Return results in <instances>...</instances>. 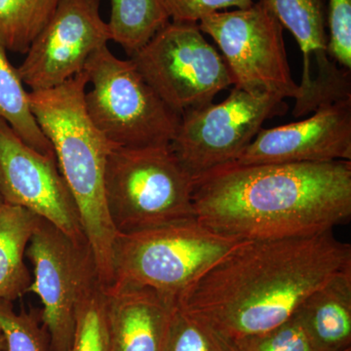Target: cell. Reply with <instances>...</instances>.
<instances>
[{"label": "cell", "instance_id": "1", "mask_svg": "<svg viewBox=\"0 0 351 351\" xmlns=\"http://www.w3.org/2000/svg\"><path fill=\"white\" fill-rule=\"evenodd\" d=\"M350 269V244L332 230L245 240L209 267L178 304L232 343L282 324L316 289Z\"/></svg>", "mask_w": 351, "mask_h": 351}, {"label": "cell", "instance_id": "2", "mask_svg": "<svg viewBox=\"0 0 351 351\" xmlns=\"http://www.w3.org/2000/svg\"><path fill=\"white\" fill-rule=\"evenodd\" d=\"M198 223L245 240L308 237L351 217V161L228 163L193 180Z\"/></svg>", "mask_w": 351, "mask_h": 351}, {"label": "cell", "instance_id": "3", "mask_svg": "<svg viewBox=\"0 0 351 351\" xmlns=\"http://www.w3.org/2000/svg\"><path fill=\"white\" fill-rule=\"evenodd\" d=\"M88 83L83 71L60 86L29 92V101L77 205L99 278L108 287L112 282V250L117 233L108 216L105 172L114 145L88 117L84 105Z\"/></svg>", "mask_w": 351, "mask_h": 351}, {"label": "cell", "instance_id": "4", "mask_svg": "<svg viewBox=\"0 0 351 351\" xmlns=\"http://www.w3.org/2000/svg\"><path fill=\"white\" fill-rule=\"evenodd\" d=\"M239 242L212 232L196 219L117 233L112 282L107 288H151L177 306L191 286Z\"/></svg>", "mask_w": 351, "mask_h": 351}, {"label": "cell", "instance_id": "5", "mask_svg": "<svg viewBox=\"0 0 351 351\" xmlns=\"http://www.w3.org/2000/svg\"><path fill=\"white\" fill-rule=\"evenodd\" d=\"M193 180L170 145L112 147L105 172L108 216L117 233L152 230L195 218Z\"/></svg>", "mask_w": 351, "mask_h": 351}, {"label": "cell", "instance_id": "6", "mask_svg": "<svg viewBox=\"0 0 351 351\" xmlns=\"http://www.w3.org/2000/svg\"><path fill=\"white\" fill-rule=\"evenodd\" d=\"M83 71L92 84L85 92V110L108 142L122 147L170 145L181 117L159 98L131 60L119 59L104 46Z\"/></svg>", "mask_w": 351, "mask_h": 351}, {"label": "cell", "instance_id": "7", "mask_svg": "<svg viewBox=\"0 0 351 351\" xmlns=\"http://www.w3.org/2000/svg\"><path fill=\"white\" fill-rule=\"evenodd\" d=\"M145 82L182 117L233 85L225 60L198 24L170 21L130 58Z\"/></svg>", "mask_w": 351, "mask_h": 351}, {"label": "cell", "instance_id": "8", "mask_svg": "<svg viewBox=\"0 0 351 351\" xmlns=\"http://www.w3.org/2000/svg\"><path fill=\"white\" fill-rule=\"evenodd\" d=\"M218 44L235 88L252 94L297 99L283 38V25L260 2L248 8L210 14L198 22Z\"/></svg>", "mask_w": 351, "mask_h": 351}, {"label": "cell", "instance_id": "9", "mask_svg": "<svg viewBox=\"0 0 351 351\" xmlns=\"http://www.w3.org/2000/svg\"><path fill=\"white\" fill-rule=\"evenodd\" d=\"M285 99L233 88L219 104L189 110L181 117L170 147L191 179L234 162L267 119L287 112Z\"/></svg>", "mask_w": 351, "mask_h": 351}, {"label": "cell", "instance_id": "10", "mask_svg": "<svg viewBox=\"0 0 351 351\" xmlns=\"http://www.w3.org/2000/svg\"><path fill=\"white\" fill-rule=\"evenodd\" d=\"M25 257L34 267L27 293L38 295L43 302L40 318L50 351H69L80 304L101 282L91 248L39 217Z\"/></svg>", "mask_w": 351, "mask_h": 351}, {"label": "cell", "instance_id": "11", "mask_svg": "<svg viewBox=\"0 0 351 351\" xmlns=\"http://www.w3.org/2000/svg\"><path fill=\"white\" fill-rule=\"evenodd\" d=\"M101 0H60L49 22L32 41L17 69L32 91L60 86L84 69L89 58L110 40L101 19Z\"/></svg>", "mask_w": 351, "mask_h": 351}, {"label": "cell", "instance_id": "12", "mask_svg": "<svg viewBox=\"0 0 351 351\" xmlns=\"http://www.w3.org/2000/svg\"><path fill=\"white\" fill-rule=\"evenodd\" d=\"M0 196L5 204L25 208L75 241L88 243L77 205L56 156L34 151L1 119Z\"/></svg>", "mask_w": 351, "mask_h": 351}, {"label": "cell", "instance_id": "13", "mask_svg": "<svg viewBox=\"0 0 351 351\" xmlns=\"http://www.w3.org/2000/svg\"><path fill=\"white\" fill-rule=\"evenodd\" d=\"M351 161V100L322 106L313 117L261 129L239 164Z\"/></svg>", "mask_w": 351, "mask_h": 351}, {"label": "cell", "instance_id": "14", "mask_svg": "<svg viewBox=\"0 0 351 351\" xmlns=\"http://www.w3.org/2000/svg\"><path fill=\"white\" fill-rule=\"evenodd\" d=\"M112 351H164L174 304L147 287L106 288Z\"/></svg>", "mask_w": 351, "mask_h": 351}, {"label": "cell", "instance_id": "15", "mask_svg": "<svg viewBox=\"0 0 351 351\" xmlns=\"http://www.w3.org/2000/svg\"><path fill=\"white\" fill-rule=\"evenodd\" d=\"M297 313L317 351L351 348V269L316 289Z\"/></svg>", "mask_w": 351, "mask_h": 351}, {"label": "cell", "instance_id": "16", "mask_svg": "<svg viewBox=\"0 0 351 351\" xmlns=\"http://www.w3.org/2000/svg\"><path fill=\"white\" fill-rule=\"evenodd\" d=\"M38 219L23 207L5 203L0 207V300L14 302L31 286L25 257Z\"/></svg>", "mask_w": 351, "mask_h": 351}, {"label": "cell", "instance_id": "17", "mask_svg": "<svg viewBox=\"0 0 351 351\" xmlns=\"http://www.w3.org/2000/svg\"><path fill=\"white\" fill-rule=\"evenodd\" d=\"M6 52L0 43V119L34 151L43 156H55L52 145L32 112L29 93L25 91L24 82L17 69L9 61Z\"/></svg>", "mask_w": 351, "mask_h": 351}, {"label": "cell", "instance_id": "18", "mask_svg": "<svg viewBox=\"0 0 351 351\" xmlns=\"http://www.w3.org/2000/svg\"><path fill=\"white\" fill-rule=\"evenodd\" d=\"M169 22L161 0H110V40L130 57Z\"/></svg>", "mask_w": 351, "mask_h": 351}, {"label": "cell", "instance_id": "19", "mask_svg": "<svg viewBox=\"0 0 351 351\" xmlns=\"http://www.w3.org/2000/svg\"><path fill=\"white\" fill-rule=\"evenodd\" d=\"M60 0H0V43L25 54L56 11Z\"/></svg>", "mask_w": 351, "mask_h": 351}, {"label": "cell", "instance_id": "20", "mask_svg": "<svg viewBox=\"0 0 351 351\" xmlns=\"http://www.w3.org/2000/svg\"><path fill=\"white\" fill-rule=\"evenodd\" d=\"M69 351H112L108 335L107 295L98 281L85 295L76 315Z\"/></svg>", "mask_w": 351, "mask_h": 351}, {"label": "cell", "instance_id": "21", "mask_svg": "<svg viewBox=\"0 0 351 351\" xmlns=\"http://www.w3.org/2000/svg\"><path fill=\"white\" fill-rule=\"evenodd\" d=\"M164 351H232V348L209 323L177 304L171 314Z\"/></svg>", "mask_w": 351, "mask_h": 351}, {"label": "cell", "instance_id": "22", "mask_svg": "<svg viewBox=\"0 0 351 351\" xmlns=\"http://www.w3.org/2000/svg\"><path fill=\"white\" fill-rule=\"evenodd\" d=\"M40 313L36 311L16 313L13 302L0 300V331L3 335V351H50L49 338Z\"/></svg>", "mask_w": 351, "mask_h": 351}, {"label": "cell", "instance_id": "23", "mask_svg": "<svg viewBox=\"0 0 351 351\" xmlns=\"http://www.w3.org/2000/svg\"><path fill=\"white\" fill-rule=\"evenodd\" d=\"M230 345L232 351H317L297 311L279 326Z\"/></svg>", "mask_w": 351, "mask_h": 351}, {"label": "cell", "instance_id": "24", "mask_svg": "<svg viewBox=\"0 0 351 351\" xmlns=\"http://www.w3.org/2000/svg\"><path fill=\"white\" fill-rule=\"evenodd\" d=\"M328 54L343 69L351 71V0H329Z\"/></svg>", "mask_w": 351, "mask_h": 351}, {"label": "cell", "instance_id": "25", "mask_svg": "<svg viewBox=\"0 0 351 351\" xmlns=\"http://www.w3.org/2000/svg\"><path fill=\"white\" fill-rule=\"evenodd\" d=\"M170 21L178 23H195L210 14L219 12L223 9L237 7L248 8L253 0H161Z\"/></svg>", "mask_w": 351, "mask_h": 351}, {"label": "cell", "instance_id": "26", "mask_svg": "<svg viewBox=\"0 0 351 351\" xmlns=\"http://www.w3.org/2000/svg\"><path fill=\"white\" fill-rule=\"evenodd\" d=\"M4 348H5V343H4L3 335L0 331V351H3Z\"/></svg>", "mask_w": 351, "mask_h": 351}, {"label": "cell", "instance_id": "27", "mask_svg": "<svg viewBox=\"0 0 351 351\" xmlns=\"http://www.w3.org/2000/svg\"><path fill=\"white\" fill-rule=\"evenodd\" d=\"M2 204H3V201H2L1 196H0V207L2 206Z\"/></svg>", "mask_w": 351, "mask_h": 351}, {"label": "cell", "instance_id": "28", "mask_svg": "<svg viewBox=\"0 0 351 351\" xmlns=\"http://www.w3.org/2000/svg\"><path fill=\"white\" fill-rule=\"evenodd\" d=\"M343 351H351V348H350V350H343Z\"/></svg>", "mask_w": 351, "mask_h": 351}]
</instances>
